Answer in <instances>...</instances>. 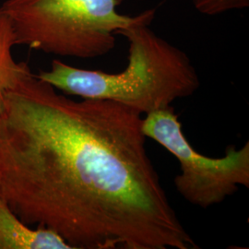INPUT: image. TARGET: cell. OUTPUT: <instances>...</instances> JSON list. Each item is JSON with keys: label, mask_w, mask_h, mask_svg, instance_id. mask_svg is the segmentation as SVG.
<instances>
[{"label": "cell", "mask_w": 249, "mask_h": 249, "mask_svg": "<svg viewBox=\"0 0 249 249\" xmlns=\"http://www.w3.org/2000/svg\"><path fill=\"white\" fill-rule=\"evenodd\" d=\"M142 131L177 158L180 174L175 178V186L190 204L208 209L223 202L239 187L249 188V142L239 149L229 145L221 158L199 154L183 133L172 106L146 115Z\"/></svg>", "instance_id": "4"}, {"label": "cell", "mask_w": 249, "mask_h": 249, "mask_svg": "<svg viewBox=\"0 0 249 249\" xmlns=\"http://www.w3.org/2000/svg\"><path fill=\"white\" fill-rule=\"evenodd\" d=\"M119 0H6L0 12L9 17L16 45L59 56L94 58L111 52L116 33L142 13L117 11Z\"/></svg>", "instance_id": "3"}, {"label": "cell", "mask_w": 249, "mask_h": 249, "mask_svg": "<svg viewBox=\"0 0 249 249\" xmlns=\"http://www.w3.org/2000/svg\"><path fill=\"white\" fill-rule=\"evenodd\" d=\"M154 17L155 9L145 10L138 21L116 33L128 43L124 71H88L53 59L50 70L36 77L67 95L116 102L141 115L193 95L200 85L196 69L183 50L151 30Z\"/></svg>", "instance_id": "2"}, {"label": "cell", "mask_w": 249, "mask_h": 249, "mask_svg": "<svg viewBox=\"0 0 249 249\" xmlns=\"http://www.w3.org/2000/svg\"><path fill=\"white\" fill-rule=\"evenodd\" d=\"M16 36L9 17L0 12V113L6 95L33 74L26 62H17L12 55Z\"/></svg>", "instance_id": "6"}, {"label": "cell", "mask_w": 249, "mask_h": 249, "mask_svg": "<svg viewBox=\"0 0 249 249\" xmlns=\"http://www.w3.org/2000/svg\"><path fill=\"white\" fill-rule=\"evenodd\" d=\"M0 197H1V195H0Z\"/></svg>", "instance_id": "8"}, {"label": "cell", "mask_w": 249, "mask_h": 249, "mask_svg": "<svg viewBox=\"0 0 249 249\" xmlns=\"http://www.w3.org/2000/svg\"><path fill=\"white\" fill-rule=\"evenodd\" d=\"M0 249H72L54 231L31 228L0 197Z\"/></svg>", "instance_id": "5"}, {"label": "cell", "mask_w": 249, "mask_h": 249, "mask_svg": "<svg viewBox=\"0 0 249 249\" xmlns=\"http://www.w3.org/2000/svg\"><path fill=\"white\" fill-rule=\"evenodd\" d=\"M190 2L194 9L207 16H218L249 7V0H190Z\"/></svg>", "instance_id": "7"}, {"label": "cell", "mask_w": 249, "mask_h": 249, "mask_svg": "<svg viewBox=\"0 0 249 249\" xmlns=\"http://www.w3.org/2000/svg\"><path fill=\"white\" fill-rule=\"evenodd\" d=\"M142 117L33 73L0 113V195L72 249H196L146 149Z\"/></svg>", "instance_id": "1"}]
</instances>
